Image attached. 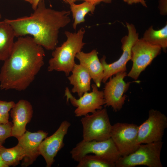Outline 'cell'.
<instances>
[{"label":"cell","mask_w":167,"mask_h":167,"mask_svg":"<svg viewBox=\"0 0 167 167\" xmlns=\"http://www.w3.org/2000/svg\"><path fill=\"white\" fill-rule=\"evenodd\" d=\"M45 56L43 47L33 37H19L1 68L0 88L19 91L26 89L44 65Z\"/></svg>","instance_id":"1"},{"label":"cell","mask_w":167,"mask_h":167,"mask_svg":"<svg viewBox=\"0 0 167 167\" xmlns=\"http://www.w3.org/2000/svg\"><path fill=\"white\" fill-rule=\"evenodd\" d=\"M34 10L29 16L4 20L12 27L15 36L31 35L37 44L47 50H54L58 43L60 29L71 21L70 12L47 8L43 0Z\"/></svg>","instance_id":"2"},{"label":"cell","mask_w":167,"mask_h":167,"mask_svg":"<svg viewBox=\"0 0 167 167\" xmlns=\"http://www.w3.org/2000/svg\"><path fill=\"white\" fill-rule=\"evenodd\" d=\"M85 33L83 28L76 33L65 32L67 40L54 50L52 58L49 61L47 68L49 71H62L66 76H69L76 64L75 59L76 54L81 51L85 44L83 41Z\"/></svg>","instance_id":"3"},{"label":"cell","mask_w":167,"mask_h":167,"mask_svg":"<svg viewBox=\"0 0 167 167\" xmlns=\"http://www.w3.org/2000/svg\"><path fill=\"white\" fill-rule=\"evenodd\" d=\"M161 141L139 144L131 153L121 156L115 163L116 167H134L143 165L148 167H162L161 155Z\"/></svg>","instance_id":"4"},{"label":"cell","mask_w":167,"mask_h":167,"mask_svg":"<svg viewBox=\"0 0 167 167\" xmlns=\"http://www.w3.org/2000/svg\"><path fill=\"white\" fill-rule=\"evenodd\" d=\"M82 118L83 140L103 141L110 138L112 126L105 108Z\"/></svg>","instance_id":"5"},{"label":"cell","mask_w":167,"mask_h":167,"mask_svg":"<svg viewBox=\"0 0 167 167\" xmlns=\"http://www.w3.org/2000/svg\"><path fill=\"white\" fill-rule=\"evenodd\" d=\"M72 158L79 162L84 156L93 153L112 163H115L121 156L111 138L101 141L82 140L70 152Z\"/></svg>","instance_id":"6"},{"label":"cell","mask_w":167,"mask_h":167,"mask_svg":"<svg viewBox=\"0 0 167 167\" xmlns=\"http://www.w3.org/2000/svg\"><path fill=\"white\" fill-rule=\"evenodd\" d=\"M126 24L128 33L121 39L122 53L120 58L110 64L106 62L105 56H103L100 60L103 69L102 82L103 83H105L110 77L116 73L126 71V64L131 58L132 48L139 38L138 33L134 25L127 22Z\"/></svg>","instance_id":"7"},{"label":"cell","mask_w":167,"mask_h":167,"mask_svg":"<svg viewBox=\"0 0 167 167\" xmlns=\"http://www.w3.org/2000/svg\"><path fill=\"white\" fill-rule=\"evenodd\" d=\"M167 127L166 116L159 110L151 109L148 118L138 126L137 144L162 141Z\"/></svg>","instance_id":"8"},{"label":"cell","mask_w":167,"mask_h":167,"mask_svg":"<svg viewBox=\"0 0 167 167\" xmlns=\"http://www.w3.org/2000/svg\"><path fill=\"white\" fill-rule=\"evenodd\" d=\"M161 49L160 47L152 45L142 38H139L131 49V60L133 65L127 76L137 80L141 73L160 54Z\"/></svg>","instance_id":"9"},{"label":"cell","mask_w":167,"mask_h":167,"mask_svg":"<svg viewBox=\"0 0 167 167\" xmlns=\"http://www.w3.org/2000/svg\"><path fill=\"white\" fill-rule=\"evenodd\" d=\"M138 126L131 123L117 122L112 126L110 138L121 156H126L138 148Z\"/></svg>","instance_id":"10"},{"label":"cell","mask_w":167,"mask_h":167,"mask_svg":"<svg viewBox=\"0 0 167 167\" xmlns=\"http://www.w3.org/2000/svg\"><path fill=\"white\" fill-rule=\"evenodd\" d=\"M92 91L85 93L79 98L76 99L71 94L69 88L66 87L65 96L67 101L70 100L72 105L76 108L74 111L76 117L84 116L89 113L102 109L105 104L103 91H100L95 84L91 85Z\"/></svg>","instance_id":"11"},{"label":"cell","mask_w":167,"mask_h":167,"mask_svg":"<svg viewBox=\"0 0 167 167\" xmlns=\"http://www.w3.org/2000/svg\"><path fill=\"white\" fill-rule=\"evenodd\" d=\"M112 78H109L103 91L106 106H111L115 111L122 108L126 96L124 94L129 89L131 82L126 83L124 80L127 76L126 71L118 72Z\"/></svg>","instance_id":"12"},{"label":"cell","mask_w":167,"mask_h":167,"mask_svg":"<svg viewBox=\"0 0 167 167\" xmlns=\"http://www.w3.org/2000/svg\"><path fill=\"white\" fill-rule=\"evenodd\" d=\"M70 126V123L67 121H63L53 135L46 137L41 143L39 148V152L44 158L46 167L51 166L54 162V157L64 146L63 139Z\"/></svg>","instance_id":"13"},{"label":"cell","mask_w":167,"mask_h":167,"mask_svg":"<svg viewBox=\"0 0 167 167\" xmlns=\"http://www.w3.org/2000/svg\"><path fill=\"white\" fill-rule=\"evenodd\" d=\"M48 135V133L41 130L35 132L26 131L18 139V144L23 148L25 153L22 160V166H29L36 160L40 155L39 151L40 145Z\"/></svg>","instance_id":"14"},{"label":"cell","mask_w":167,"mask_h":167,"mask_svg":"<svg viewBox=\"0 0 167 167\" xmlns=\"http://www.w3.org/2000/svg\"><path fill=\"white\" fill-rule=\"evenodd\" d=\"M10 113L13 122L11 136L18 139L27 131L26 125L32 116V107L28 101L21 99L15 103Z\"/></svg>","instance_id":"15"},{"label":"cell","mask_w":167,"mask_h":167,"mask_svg":"<svg viewBox=\"0 0 167 167\" xmlns=\"http://www.w3.org/2000/svg\"><path fill=\"white\" fill-rule=\"evenodd\" d=\"M96 49L88 53L82 51L78 53L75 58L79 61V64L84 67L90 74L95 84L98 88L102 82L103 71L102 64Z\"/></svg>","instance_id":"16"},{"label":"cell","mask_w":167,"mask_h":167,"mask_svg":"<svg viewBox=\"0 0 167 167\" xmlns=\"http://www.w3.org/2000/svg\"><path fill=\"white\" fill-rule=\"evenodd\" d=\"M68 77L70 84L73 86L72 92L77 93L80 97L85 93L91 91L92 78L87 71L80 64H75Z\"/></svg>","instance_id":"17"},{"label":"cell","mask_w":167,"mask_h":167,"mask_svg":"<svg viewBox=\"0 0 167 167\" xmlns=\"http://www.w3.org/2000/svg\"><path fill=\"white\" fill-rule=\"evenodd\" d=\"M15 36L14 29L5 20L0 21V60L4 61L10 55Z\"/></svg>","instance_id":"18"},{"label":"cell","mask_w":167,"mask_h":167,"mask_svg":"<svg viewBox=\"0 0 167 167\" xmlns=\"http://www.w3.org/2000/svg\"><path fill=\"white\" fill-rule=\"evenodd\" d=\"M147 43L159 46L166 51L167 47V24L161 29L155 30L151 26L144 32L142 38Z\"/></svg>","instance_id":"19"},{"label":"cell","mask_w":167,"mask_h":167,"mask_svg":"<svg viewBox=\"0 0 167 167\" xmlns=\"http://www.w3.org/2000/svg\"><path fill=\"white\" fill-rule=\"evenodd\" d=\"M74 22L73 24V29H75L77 25L85 21L84 17L89 12L93 14L97 4L93 2L85 1L79 4L73 3L70 4Z\"/></svg>","instance_id":"20"},{"label":"cell","mask_w":167,"mask_h":167,"mask_svg":"<svg viewBox=\"0 0 167 167\" xmlns=\"http://www.w3.org/2000/svg\"><path fill=\"white\" fill-rule=\"evenodd\" d=\"M0 155L8 167L15 166L23 160L25 153L23 148L18 143L15 146L11 148L2 147L0 150Z\"/></svg>","instance_id":"21"},{"label":"cell","mask_w":167,"mask_h":167,"mask_svg":"<svg viewBox=\"0 0 167 167\" xmlns=\"http://www.w3.org/2000/svg\"><path fill=\"white\" fill-rule=\"evenodd\" d=\"M77 167H114L115 164L96 155H86L79 161Z\"/></svg>","instance_id":"22"},{"label":"cell","mask_w":167,"mask_h":167,"mask_svg":"<svg viewBox=\"0 0 167 167\" xmlns=\"http://www.w3.org/2000/svg\"><path fill=\"white\" fill-rule=\"evenodd\" d=\"M15 104L13 101L0 100V124H6L9 122V112Z\"/></svg>","instance_id":"23"},{"label":"cell","mask_w":167,"mask_h":167,"mask_svg":"<svg viewBox=\"0 0 167 167\" xmlns=\"http://www.w3.org/2000/svg\"><path fill=\"white\" fill-rule=\"evenodd\" d=\"M13 123L9 122L6 124H0V145H2L7 138L11 136Z\"/></svg>","instance_id":"24"},{"label":"cell","mask_w":167,"mask_h":167,"mask_svg":"<svg viewBox=\"0 0 167 167\" xmlns=\"http://www.w3.org/2000/svg\"><path fill=\"white\" fill-rule=\"evenodd\" d=\"M64 2L69 4L75 3V2L78 0H63ZM85 1H90L94 2L97 5L100 3L101 2H104L106 3H110L113 0H81Z\"/></svg>","instance_id":"25"},{"label":"cell","mask_w":167,"mask_h":167,"mask_svg":"<svg viewBox=\"0 0 167 167\" xmlns=\"http://www.w3.org/2000/svg\"><path fill=\"white\" fill-rule=\"evenodd\" d=\"M123 1L128 4L131 5L133 3H140L143 6L146 7H147V5L144 0H123Z\"/></svg>","instance_id":"26"},{"label":"cell","mask_w":167,"mask_h":167,"mask_svg":"<svg viewBox=\"0 0 167 167\" xmlns=\"http://www.w3.org/2000/svg\"><path fill=\"white\" fill-rule=\"evenodd\" d=\"M41 0H32V7L35 10L39 2Z\"/></svg>","instance_id":"27"},{"label":"cell","mask_w":167,"mask_h":167,"mask_svg":"<svg viewBox=\"0 0 167 167\" xmlns=\"http://www.w3.org/2000/svg\"><path fill=\"white\" fill-rule=\"evenodd\" d=\"M8 166L5 163L0 155V167H8Z\"/></svg>","instance_id":"28"},{"label":"cell","mask_w":167,"mask_h":167,"mask_svg":"<svg viewBox=\"0 0 167 167\" xmlns=\"http://www.w3.org/2000/svg\"><path fill=\"white\" fill-rule=\"evenodd\" d=\"M24 0L29 2L31 4H32V0Z\"/></svg>","instance_id":"29"},{"label":"cell","mask_w":167,"mask_h":167,"mask_svg":"<svg viewBox=\"0 0 167 167\" xmlns=\"http://www.w3.org/2000/svg\"><path fill=\"white\" fill-rule=\"evenodd\" d=\"M3 147V146L2 145H0V150H1V148Z\"/></svg>","instance_id":"30"},{"label":"cell","mask_w":167,"mask_h":167,"mask_svg":"<svg viewBox=\"0 0 167 167\" xmlns=\"http://www.w3.org/2000/svg\"><path fill=\"white\" fill-rule=\"evenodd\" d=\"M1 13H0V19H1Z\"/></svg>","instance_id":"31"}]
</instances>
